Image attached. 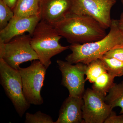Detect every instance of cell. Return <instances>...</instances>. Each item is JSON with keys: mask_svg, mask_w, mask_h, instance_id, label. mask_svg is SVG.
Masks as SVG:
<instances>
[{"mask_svg": "<svg viewBox=\"0 0 123 123\" xmlns=\"http://www.w3.org/2000/svg\"><path fill=\"white\" fill-rule=\"evenodd\" d=\"M53 26L59 34L71 44L95 42L107 34L106 29L88 15L70 13Z\"/></svg>", "mask_w": 123, "mask_h": 123, "instance_id": "6da1fadb", "label": "cell"}, {"mask_svg": "<svg viewBox=\"0 0 123 123\" xmlns=\"http://www.w3.org/2000/svg\"><path fill=\"white\" fill-rule=\"evenodd\" d=\"M110 31L103 38L95 42L73 43L69 46L72 53L65 58L70 63H81L88 65L99 59L116 46L123 45V33L119 26L118 20L112 19Z\"/></svg>", "mask_w": 123, "mask_h": 123, "instance_id": "7a4b0ae2", "label": "cell"}, {"mask_svg": "<svg viewBox=\"0 0 123 123\" xmlns=\"http://www.w3.org/2000/svg\"><path fill=\"white\" fill-rule=\"evenodd\" d=\"M62 37L52 25L43 20L36 26L31 36V45L46 68L51 64L53 56L69 49V46H62L60 43Z\"/></svg>", "mask_w": 123, "mask_h": 123, "instance_id": "3957f363", "label": "cell"}, {"mask_svg": "<svg viewBox=\"0 0 123 123\" xmlns=\"http://www.w3.org/2000/svg\"><path fill=\"white\" fill-rule=\"evenodd\" d=\"M0 82L18 114L22 117L31 104L23 94L20 72L11 68L2 59H0Z\"/></svg>", "mask_w": 123, "mask_h": 123, "instance_id": "277c9868", "label": "cell"}, {"mask_svg": "<svg viewBox=\"0 0 123 123\" xmlns=\"http://www.w3.org/2000/svg\"><path fill=\"white\" fill-rule=\"evenodd\" d=\"M31 36L29 34H24L14 37L7 43L0 42V59L17 70L22 63L38 60L31 45Z\"/></svg>", "mask_w": 123, "mask_h": 123, "instance_id": "5b68a950", "label": "cell"}, {"mask_svg": "<svg viewBox=\"0 0 123 123\" xmlns=\"http://www.w3.org/2000/svg\"><path fill=\"white\" fill-rule=\"evenodd\" d=\"M47 69L39 60L33 61L27 68H20L18 69L21 77L24 97L31 105H40L43 103L40 92Z\"/></svg>", "mask_w": 123, "mask_h": 123, "instance_id": "8992f818", "label": "cell"}, {"mask_svg": "<svg viewBox=\"0 0 123 123\" xmlns=\"http://www.w3.org/2000/svg\"><path fill=\"white\" fill-rule=\"evenodd\" d=\"M117 0H72L71 13L88 15L105 29L110 28L112 19L111 10Z\"/></svg>", "mask_w": 123, "mask_h": 123, "instance_id": "52a82bcc", "label": "cell"}, {"mask_svg": "<svg viewBox=\"0 0 123 123\" xmlns=\"http://www.w3.org/2000/svg\"><path fill=\"white\" fill-rule=\"evenodd\" d=\"M56 63L62 75L61 85L68 89L69 96L83 97L87 65L81 63L74 65L60 60Z\"/></svg>", "mask_w": 123, "mask_h": 123, "instance_id": "ba28073f", "label": "cell"}, {"mask_svg": "<svg viewBox=\"0 0 123 123\" xmlns=\"http://www.w3.org/2000/svg\"><path fill=\"white\" fill-rule=\"evenodd\" d=\"M82 98L84 123H104L112 111L106 102L105 97L88 88L85 91Z\"/></svg>", "mask_w": 123, "mask_h": 123, "instance_id": "9c48e42d", "label": "cell"}, {"mask_svg": "<svg viewBox=\"0 0 123 123\" xmlns=\"http://www.w3.org/2000/svg\"><path fill=\"white\" fill-rule=\"evenodd\" d=\"M41 20L40 14L27 17H14L7 26L0 31V42L7 43L14 37L28 33L32 36Z\"/></svg>", "mask_w": 123, "mask_h": 123, "instance_id": "30bf717a", "label": "cell"}, {"mask_svg": "<svg viewBox=\"0 0 123 123\" xmlns=\"http://www.w3.org/2000/svg\"><path fill=\"white\" fill-rule=\"evenodd\" d=\"M41 20L51 25L71 13L72 0H40Z\"/></svg>", "mask_w": 123, "mask_h": 123, "instance_id": "8fae6325", "label": "cell"}, {"mask_svg": "<svg viewBox=\"0 0 123 123\" xmlns=\"http://www.w3.org/2000/svg\"><path fill=\"white\" fill-rule=\"evenodd\" d=\"M82 97L69 96L62 104L55 123H84Z\"/></svg>", "mask_w": 123, "mask_h": 123, "instance_id": "7c38bea8", "label": "cell"}, {"mask_svg": "<svg viewBox=\"0 0 123 123\" xmlns=\"http://www.w3.org/2000/svg\"><path fill=\"white\" fill-rule=\"evenodd\" d=\"M40 0H17L13 10L14 17L23 18L40 14Z\"/></svg>", "mask_w": 123, "mask_h": 123, "instance_id": "4fadbf2b", "label": "cell"}, {"mask_svg": "<svg viewBox=\"0 0 123 123\" xmlns=\"http://www.w3.org/2000/svg\"><path fill=\"white\" fill-rule=\"evenodd\" d=\"M116 76L112 73H104L97 78L93 84L92 89L95 92L106 97L115 83Z\"/></svg>", "mask_w": 123, "mask_h": 123, "instance_id": "5bb4252c", "label": "cell"}, {"mask_svg": "<svg viewBox=\"0 0 123 123\" xmlns=\"http://www.w3.org/2000/svg\"><path fill=\"white\" fill-rule=\"evenodd\" d=\"M106 102L113 109L121 108L120 114H123V83H115L105 97Z\"/></svg>", "mask_w": 123, "mask_h": 123, "instance_id": "9a60e30c", "label": "cell"}, {"mask_svg": "<svg viewBox=\"0 0 123 123\" xmlns=\"http://www.w3.org/2000/svg\"><path fill=\"white\" fill-rule=\"evenodd\" d=\"M107 72L106 67L101 59L94 60L87 65L86 80L93 84L99 76Z\"/></svg>", "mask_w": 123, "mask_h": 123, "instance_id": "2e32d148", "label": "cell"}, {"mask_svg": "<svg viewBox=\"0 0 123 123\" xmlns=\"http://www.w3.org/2000/svg\"><path fill=\"white\" fill-rule=\"evenodd\" d=\"M99 58L105 64L108 72L112 73L116 77L123 76V62L104 56Z\"/></svg>", "mask_w": 123, "mask_h": 123, "instance_id": "e0dca14e", "label": "cell"}, {"mask_svg": "<svg viewBox=\"0 0 123 123\" xmlns=\"http://www.w3.org/2000/svg\"><path fill=\"white\" fill-rule=\"evenodd\" d=\"M14 17L13 10L3 0H0V31L7 26Z\"/></svg>", "mask_w": 123, "mask_h": 123, "instance_id": "ac0fdd59", "label": "cell"}, {"mask_svg": "<svg viewBox=\"0 0 123 123\" xmlns=\"http://www.w3.org/2000/svg\"><path fill=\"white\" fill-rule=\"evenodd\" d=\"M25 123H55L50 116L43 113L40 111L34 114L26 112L25 116Z\"/></svg>", "mask_w": 123, "mask_h": 123, "instance_id": "d6986e66", "label": "cell"}, {"mask_svg": "<svg viewBox=\"0 0 123 123\" xmlns=\"http://www.w3.org/2000/svg\"><path fill=\"white\" fill-rule=\"evenodd\" d=\"M104 56L113 58L123 62V45L116 46L110 49L103 55Z\"/></svg>", "mask_w": 123, "mask_h": 123, "instance_id": "ffe728a7", "label": "cell"}, {"mask_svg": "<svg viewBox=\"0 0 123 123\" xmlns=\"http://www.w3.org/2000/svg\"><path fill=\"white\" fill-rule=\"evenodd\" d=\"M104 123H123V114L117 115L115 112L112 111Z\"/></svg>", "mask_w": 123, "mask_h": 123, "instance_id": "44dd1931", "label": "cell"}, {"mask_svg": "<svg viewBox=\"0 0 123 123\" xmlns=\"http://www.w3.org/2000/svg\"><path fill=\"white\" fill-rule=\"evenodd\" d=\"M12 9H13L17 0H3Z\"/></svg>", "mask_w": 123, "mask_h": 123, "instance_id": "7402d4cb", "label": "cell"}, {"mask_svg": "<svg viewBox=\"0 0 123 123\" xmlns=\"http://www.w3.org/2000/svg\"><path fill=\"white\" fill-rule=\"evenodd\" d=\"M118 24L120 29L123 33V12L121 14L119 20H118Z\"/></svg>", "mask_w": 123, "mask_h": 123, "instance_id": "603a6c76", "label": "cell"}, {"mask_svg": "<svg viewBox=\"0 0 123 123\" xmlns=\"http://www.w3.org/2000/svg\"><path fill=\"white\" fill-rule=\"evenodd\" d=\"M121 2H122V4L123 5V0H121Z\"/></svg>", "mask_w": 123, "mask_h": 123, "instance_id": "cb8c5ba5", "label": "cell"}, {"mask_svg": "<svg viewBox=\"0 0 123 123\" xmlns=\"http://www.w3.org/2000/svg\"><path fill=\"white\" fill-rule=\"evenodd\" d=\"M122 82L123 83V81Z\"/></svg>", "mask_w": 123, "mask_h": 123, "instance_id": "d4e9b609", "label": "cell"}]
</instances>
